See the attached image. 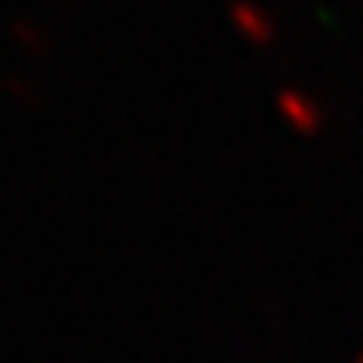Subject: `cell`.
I'll use <instances>...</instances> for the list:
<instances>
[{"label": "cell", "mask_w": 363, "mask_h": 363, "mask_svg": "<svg viewBox=\"0 0 363 363\" xmlns=\"http://www.w3.org/2000/svg\"><path fill=\"white\" fill-rule=\"evenodd\" d=\"M274 108H278V115H282V119H286L293 130H301V134L319 130V111H315V104H311L304 93H296V89H278Z\"/></svg>", "instance_id": "cell-2"}, {"label": "cell", "mask_w": 363, "mask_h": 363, "mask_svg": "<svg viewBox=\"0 0 363 363\" xmlns=\"http://www.w3.org/2000/svg\"><path fill=\"white\" fill-rule=\"evenodd\" d=\"M15 38H23V41L30 45V52H45V38H38L34 30H26V23L15 26Z\"/></svg>", "instance_id": "cell-3"}, {"label": "cell", "mask_w": 363, "mask_h": 363, "mask_svg": "<svg viewBox=\"0 0 363 363\" xmlns=\"http://www.w3.org/2000/svg\"><path fill=\"white\" fill-rule=\"evenodd\" d=\"M226 15H230V26H234L249 45H256V48H271V45L278 41V26H274V19H271L267 11H263L259 4H252V0H234Z\"/></svg>", "instance_id": "cell-1"}]
</instances>
